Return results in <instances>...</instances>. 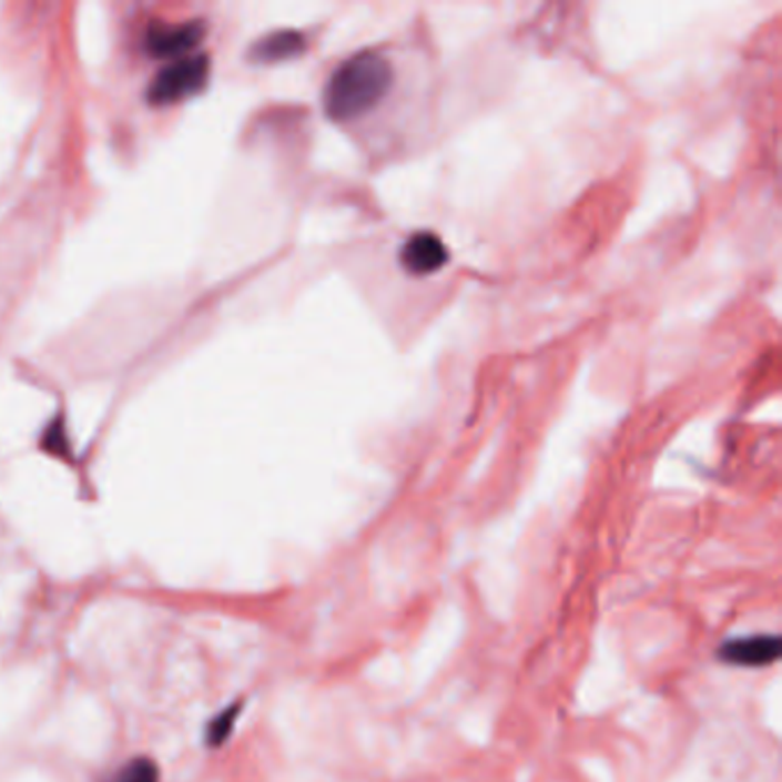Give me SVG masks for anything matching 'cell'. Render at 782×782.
Instances as JSON below:
<instances>
[{
    "instance_id": "obj_1",
    "label": "cell",
    "mask_w": 782,
    "mask_h": 782,
    "mask_svg": "<svg viewBox=\"0 0 782 782\" xmlns=\"http://www.w3.org/2000/svg\"><path fill=\"white\" fill-rule=\"evenodd\" d=\"M390 60L379 51H358L333 72L324 90V111L335 122L369 113L393 88Z\"/></svg>"
},
{
    "instance_id": "obj_2",
    "label": "cell",
    "mask_w": 782,
    "mask_h": 782,
    "mask_svg": "<svg viewBox=\"0 0 782 782\" xmlns=\"http://www.w3.org/2000/svg\"><path fill=\"white\" fill-rule=\"evenodd\" d=\"M210 58L207 55H182L159 72L148 90V99L154 106L177 104V101L195 94L207 83Z\"/></svg>"
},
{
    "instance_id": "obj_3",
    "label": "cell",
    "mask_w": 782,
    "mask_h": 782,
    "mask_svg": "<svg viewBox=\"0 0 782 782\" xmlns=\"http://www.w3.org/2000/svg\"><path fill=\"white\" fill-rule=\"evenodd\" d=\"M450 262V251L438 234L423 230L412 234L399 251V264L414 278L438 274Z\"/></svg>"
},
{
    "instance_id": "obj_4",
    "label": "cell",
    "mask_w": 782,
    "mask_h": 782,
    "mask_svg": "<svg viewBox=\"0 0 782 782\" xmlns=\"http://www.w3.org/2000/svg\"><path fill=\"white\" fill-rule=\"evenodd\" d=\"M780 648L782 644L778 636L737 638L721 644L719 659L739 668H764L778 661Z\"/></svg>"
},
{
    "instance_id": "obj_5",
    "label": "cell",
    "mask_w": 782,
    "mask_h": 782,
    "mask_svg": "<svg viewBox=\"0 0 782 782\" xmlns=\"http://www.w3.org/2000/svg\"><path fill=\"white\" fill-rule=\"evenodd\" d=\"M202 26L200 23H180V26H154L148 32V49L154 55H189V51L200 42Z\"/></svg>"
},
{
    "instance_id": "obj_6",
    "label": "cell",
    "mask_w": 782,
    "mask_h": 782,
    "mask_svg": "<svg viewBox=\"0 0 782 782\" xmlns=\"http://www.w3.org/2000/svg\"><path fill=\"white\" fill-rule=\"evenodd\" d=\"M305 49V40L301 32L296 30H281V32H271L264 40H260L251 55L260 62H281L287 58L298 55Z\"/></svg>"
},
{
    "instance_id": "obj_7",
    "label": "cell",
    "mask_w": 782,
    "mask_h": 782,
    "mask_svg": "<svg viewBox=\"0 0 782 782\" xmlns=\"http://www.w3.org/2000/svg\"><path fill=\"white\" fill-rule=\"evenodd\" d=\"M109 782H159V766L150 758H139L126 762Z\"/></svg>"
},
{
    "instance_id": "obj_8",
    "label": "cell",
    "mask_w": 782,
    "mask_h": 782,
    "mask_svg": "<svg viewBox=\"0 0 782 782\" xmlns=\"http://www.w3.org/2000/svg\"><path fill=\"white\" fill-rule=\"evenodd\" d=\"M240 704H232V707H227V709H223L221 713H219V717L210 723V728H207V743L210 745H223L225 741H227V737L232 734V730H234V723H236V717H240Z\"/></svg>"
}]
</instances>
